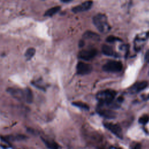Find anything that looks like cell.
Returning a JSON list of instances; mask_svg holds the SVG:
<instances>
[{
  "instance_id": "cell-1",
  "label": "cell",
  "mask_w": 149,
  "mask_h": 149,
  "mask_svg": "<svg viewBox=\"0 0 149 149\" xmlns=\"http://www.w3.org/2000/svg\"><path fill=\"white\" fill-rule=\"evenodd\" d=\"M93 22L97 30L102 33H107L111 29L107 17L104 14L98 13L95 15L93 18Z\"/></svg>"
},
{
  "instance_id": "cell-2",
  "label": "cell",
  "mask_w": 149,
  "mask_h": 149,
  "mask_svg": "<svg viewBox=\"0 0 149 149\" xmlns=\"http://www.w3.org/2000/svg\"><path fill=\"white\" fill-rule=\"evenodd\" d=\"M116 92L113 90L107 89L99 91L97 95V99L101 105H109L114 100Z\"/></svg>"
},
{
  "instance_id": "cell-3",
  "label": "cell",
  "mask_w": 149,
  "mask_h": 149,
  "mask_svg": "<svg viewBox=\"0 0 149 149\" xmlns=\"http://www.w3.org/2000/svg\"><path fill=\"white\" fill-rule=\"evenodd\" d=\"M149 38V31L137 34L134 40V48L136 51L141 49Z\"/></svg>"
},
{
  "instance_id": "cell-4",
  "label": "cell",
  "mask_w": 149,
  "mask_h": 149,
  "mask_svg": "<svg viewBox=\"0 0 149 149\" xmlns=\"http://www.w3.org/2000/svg\"><path fill=\"white\" fill-rule=\"evenodd\" d=\"M123 68V64L120 61H110L105 63L102 69L104 71L111 73H117L122 70Z\"/></svg>"
},
{
  "instance_id": "cell-5",
  "label": "cell",
  "mask_w": 149,
  "mask_h": 149,
  "mask_svg": "<svg viewBox=\"0 0 149 149\" xmlns=\"http://www.w3.org/2000/svg\"><path fill=\"white\" fill-rule=\"evenodd\" d=\"M97 51L95 48H88L80 51L78 54V58L83 61L93 59L97 55Z\"/></svg>"
},
{
  "instance_id": "cell-6",
  "label": "cell",
  "mask_w": 149,
  "mask_h": 149,
  "mask_svg": "<svg viewBox=\"0 0 149 149\" xmlns=\"http://www.w3.org/2000/svg\"><path fill=\"white\" fill-rule=\"evenodd\" d=\"M104 125L105 127H106L116 137L120 139L123 138V133L122 129L118 125L110 122H105V123H104Z\"/></svg>"
},
{
  "instance_id": "cell-7",
  "label": "cell",
  "mask_w": 149,
  "mask_h": 149,
  "mask_svg": "<svg viewBox=\"0 0 149 149\" xmlns=\"http://www.w3.org/2000/svg\"><path fill=\"white\" fill-rule=\"evenodd\" d=\"M92 70L93 67L91 65L83 62H79L76 65V72L80 75L89 74Z\"/></svg>"
},
{
  "instance_id": "cell-8",
  "label": "cell",
  "mask_w": 149,
  "mask_h": 149,
  "mask_svg": "<svg viewBox=\"0 0 149 149\" xmlns=\"http://www.w3.org/2000/svg\"><path fill=\"white\" fill-rule=\"evenodd\" d=\"M8 91L14 98L19 101H23L26 99V91L25 90L16 88H8Z\"/></svg>"
},
{
  "instance_id": "cell-9",
  "label": "cell",
  "mask_w": 149,
  "mask_h": 149,
  "mask_svg": "<svg viewBox=\"0 0 149 149\" xmlns=\"http://www.w3.org/2000/svg\"><path fill=\"white\" fill-rule=\"evenodd\" d=\"M93 5V1H86L82 3L77 5L74 7H73L72 9V11L73 13H79V12H83L84 11H87L89 10Z\"/></svg>"
},
{
  "instance_id": "cell-10",
  "label": "cell",
  "mask_w": 149,
  "mask_h": 149,
  "mask_svg": "<svg viewBox=\"0 0 149 149\" xmlns=\"http://www.w3.org/2000/svg\"><path fill=\"white\" fill-rule=\"evenodd\" d=\"M147 85L148 83L146 81L137 82L129 88V91L132 94L139 93L144 90L147 86Z\"/></svg>"
},
{
  "instance_id": "cell-11",
  "label": "cell",
  "mask_w": 149,
  "mask_h": 149,
  "mask_svg": "<svg viewBox=\"0 0 149 149\" xmlns=\"http://www.w3.org/2000/svg\"><path fill=\"white\" fill-rule=\"evenodd\" d=\"M97 112L102 116L107 118V119H113L115 117V113L111 110L108 109H103L99 108L97 110Z\"/></svg>"
},
{
  "instance_id": "cell-12",
  "label": "cell",
  "mask_w": 149,
  "mask_h": 149,
  "mask_svg": "<svg viewBox=\"0 0 149 149\" xmlns=\"http://www.w3.org/2000/svg\"><path fill=\"white\" fill-rule=\"evenodd\" d=\"M102 53L107 55L110 56H115L117 57L118 54L116 52L113 50V48L108 45H103L102 47Z\"/></svg>"
},
{
  "instance_id": "cell-13",
  "label": "cell",
  "mask_w": 149,
  "mask_h": 149,
  "mask_svg": "<svg viewBox=\"0 0 149 149\" xmlns=\"http://www.w3.org/2000/svg\"><path fill=\"white\" fill-rule=\"evenodd\" d=\"M61 8L60 6H56L51 8L49 9H48L47 10H46V12H45L44 16H49V17L55 15L56 13H57L61 10Z\"/></svg>"
},
{
  "instance_id": "cell-14",
  "label": "cell",
  "mask_w": 149,
  "mask_h": 149,
  "mask_svg": "<svg viewBox=\"0 0 149 149\" xmlns=\"http://www.w3.org/2000/svg\"><path fill=\"white\" fill-rule=\"evenodd\" d=\"M83 37L84 39H89V40H99V36L97 34H95L94 32L90 31H87L85 32V33L83 34Z\"/></svg>"
},
{
  "instance_id": "cell-15",
  "label": "cell",
  "mask_w": 149,
  "mask_h": 149,
  "mask_svg": "<svg viewBox=\"0 0 149 149\" xmlns=\"http://www.w3.org/2000/svg\"><path fill=\"white\" fill-rule=\"evenodd\" d=\"M35 54H36V49L34 48L30 47L26 50L24 55L27 60H30L34 56Z\"/></svg>"
},
{
  "instance_id": "cell-16",
  "label": "cell",
  "mask_w": 149,
  "mask_h": 149,
  "mask_svg": "<svg viewBox=\"0 0 149 149\" xmlns=\"http://www.w3.org/2000/svg\"><path fill=\"white\" fill-rule=\"evenodd\" d=\"M42 141H44V144L48 148H58L59 147L58 145L56 143H55L54 141H50V140H47V139H44L43 138H42Z\"/></svg>"
},
{
  "instance_id": "cell-17",
  "label": "cell",
  "mask_w": 149,
  "mask_h": 149,
  "mask_svg": "<svg viewBox=\"0 0 149 149\" xmlns=\"http://www.w3.org/2000/svg\"><path fill=\"white\" fill-rule=\"evenodd\" d=\"M26 91V99L25 101L27 102V103H31L33 101V93L31 91V90L27 88L25 90Z\"/></svg>"
},
{
  "instance_id": "cell-18",
  "label": "cell",
  "mask_w": 149,
  "mask_h": 149,
  "mask_svg": "<svg viewBox=\"0 0 149 149\" xmlns=\"http://www.w3.org/2000/svg\"><path fill=\"white\" fill-rule=\"evenodd\" d=\"M73 105L77 107H79V108H82V109H89V107L85 103L83 102H73Z\"/></svg>"
},
{
  "instance_id": "cell-19",
  "label": "cell",
  "mask_w": 149,
  "mask_h": 149,
  "mask_svg": "<svg viewBox=\"0 0 149 149\" xmlns=\"http://www.w3.org/2000/svg\"><path fill=\"white\" fill-rule=\"evenodd\" d=\"M149 121V116L147 115H143L139 119V122L141 124L145 125Z\"/></svg>"
},
{
  "instance_id": "cell-20",
  "label": "cell",
  "mask_w": 149,
  "mask_h": 149,
  "mask_svg": "<svg viewBox=\"0 0 149 149\" xmlns=\"http://www.w3.org/2000/svg\"><path fill=\"white\" fill-rule=\"evenodd\" d=\"M119 39L115 36H108L107 39H106V41L108 42H115V41L116 40H119Z\"/></svg>"
},
{
  "instance_id": "cell-21",
  "label": "cell",
  "mask_w": 149,
  "mask_h": 149,
  "mask_svg": "<svg viewBox=\"0 0 149 149\" xmlns=\"http://www.w3.org/2000/svg\"><path fill=\"white\" fill-rule=\"evenodd\" d=\"M145 59L147 62H149V51H147L145 55Z\"/></svg>"
},
{
  "instance_id": "cell-22",
  "label": "cell",
  "mask_w": 149,
  "mask_h": 149,
  "mask_svg": "<svg viewBox=\"0 0 149 149\" xmlns=\"http://www.w3.org/2000/svg\"><path fill=\"white\" fill-rule=\"evenodd\" d=\"M62 2H63V3H68V2H70L71 1H72L73 0H60Z\"/></svg>"
},
{
  "instance_id": "cell-23",
  "label": "cell",
  "mask_w": 149,
  "mask_h": 149,
  "mask_svg": "<svg viewBox=\"0 0 149 149\" xmlns=\"http://www.w3.org/2000/svg\"><path fill=\"white\" fill-rule=\"evenodd\" d=\"M149 99V94L148 95H147L145 98H144V100H148Z\"/></svg>"
},
{
  "instance_id": "cell-24",
  "label": "cell",
  "mask_w": 149,
  "mask_h": 149,
  "mask_svg": "<svg viewBox=\"0 0 149 149\" xmlns=\"http://www.w3.org/2000/svg\"><path fill=\"white\" fill-rule=\"evenodd\" d=\"M148 74H149V71H148Z\"/></svg>"
}]
</instances>
